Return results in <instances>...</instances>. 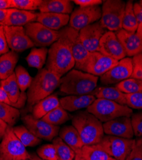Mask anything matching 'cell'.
<instances>
[{"instance_id": "83f0119b", "label": "cell", "mask_w": 142, "mask_h": 160, "mask_svg": "<svg viewBox=\"0 0 142 160\" xmlns=\"http://www.w3.org/2000/svg\"><path fill=\"white\" fill-rule=\"evenodd\" d=\"M19 55L16 52L9 51L0 57V79L4 80L12 76L15 72Z\"/></svg>"}, {"instance_id": "f6af8a7d", "label": "cell", "mask_w": 142, "mask_h": 160, "mask_svg": "<svg viewBox=\"0 0 142 160\" xmlns=\"http://www.w3.org/2000/svg\"><path fill=\"white\" fill-rule=\"evenodd\" d=\"M72 2L79 5L80 7H88L99 5L103 3V1L101 0H74Z\"/></svg>"}, {"instance_id": "6da1fadb", "label": "cell", "mask_w": 142, "mask_h": 160, "mask_svg": "<svg viewBox=\"0 0 142 160\" xmlns=\"http://www.w3.org/2000/svg\"><path fill=\"white\" fill-rule=\"evenodd\" d=\"M98 77L77 69H72L61 78L60 90L69 96L91 95L97 88Z\"/></svg>"}, {"instance_id": "f1b7e54d", "label": "cell", "mask_w": 142, "mask_h": 160, "mask_svg": "<svg viewBox=\"0 0 142 160\" xmlns=\"http://www.w3.org/2000/svg\"><path fill=\"white\" fill-rule=\"evenodd\" d=\"M85 160H113L105 151L100 148L97 145H84L83 148L76 152Z\"/></svg>"}, {"instance_id": "484cf974", "label": "cell", "mask_w": 142, "mask_h": 160, "mask_svg": "<svg viewBox=\"0 0 142 160\" xmlns=\"http://www.w3.org/2000/svg\"><path fill=\"white\" fill-rule=\"evenodd\" d=\"M59 137L76 152L84 146L80 134L72 126H66L60 129Z\"/></svg>"}, {"instance_id": "680465c9", "label": "cell", "mask_w": 142, "mask_h": 160, "mask_svg": "<svg viewBox=\"0 0 142 160\" xmlns=\"http://www.w3.org/2000/svg\"><path fill=\"white\" fill-rule=\"evenodd\" d=\"M26 160H32V159H26Z\"/></svg>"}, {"instance_id": "d590c367", "label": "cell", "mask_w": 142, "mask_h": 160, "mask_svg": "<svg viewBox=\"0 0 142 160\" xmlns=\"http://www.w3.org/2000/svg\"><path fill=\"white\" fill-rule=\"evenodd\" d=\"M124 94H136L142 92V80L130 78L115 85Z\"/></svg>"}, {"instance_id": "5b68a950", "label": "cell", "mask_w": 142, "mask_h": 160, "mask_svg": "<svg viewBox=\"0 0 142 160\" xmlns=\"http://www.w3.org/2000/svg\"><path fill=\"white\" fill-rule=\"evenodd\" d=\"M86 111L103 123L120 117H131L133 114V110L127 105L104 99H96L86 108Z\"/></svg>"}, {"instance_id": "7402d4cb", "label": "cell", "mask_w": 142, "mask_h": 160, "mask_svg": "<svg viewBox=\"0 0 142 160\" xmlns=\"http://www.w3.org/2000/svg\"><path fill=\"white\" fill-rule=\"evenodd\" d=\"M70 16L51 12H39L37 14L36 22L54 31H60L69 22Z\"/></svg>"}, {"instance_id": "ac0fdd59", "label": "cell", "mask_w": 142, "mask_h": 160, "mask_svg": "<svg viewBox=\"0 0 142 160\" xmlns=\"http://www.w3.org/2000/svg\"><path fill=\"white\" fill-rule=\"evenodd\" d=\"M102 125L106 135L128 139H132L135 136L130 117H120L103 123Z\"/></svg>"}, {"instance_id": "11a10c76", "label": "cell", "mask_w": 142, "mask_h": 160, "mask_svg": "<svg viewBox=\"0 0 142 160\" xmlns=\"http://www.w3.org/2000/svg\"><path fill=\"white\" fill-rule=\"evenodd\" d=\"M140 5H141V6L142 7V0H141V1L140 2V3H139Z\"/></svg>"}, {"instance_id": "e0dca14e", "label": "cell", "mask_w": 142, "mask_h": 160, "mask_svg": "<svg viewBox=\"0 0 142 160\" xmlns=\"http://www.w3.org/2000/svg\"><path fill=\"white\" fill-rule=\"evenodd\" d=\"M102 54L117 61L127 57L126 53L115 32H106L99 43V51Z\"/></svg>"}, {"instance_id": "60d3db41", "label": "cell", "mask_w": 142, "mask_h": 160, "mask_svg": "<svg viewBox=\"0 0 142 160\" xmlns=\"http://www.w3.org/2000/svg\"><path fill=\"white\" fill-rule=\"evenodd\" d=\"M134 135L142 138V112L133 114L131 117Z\"/></svg>"}, {"instance_id": "8992f818", "label": "cell", "mask_w": 142, "mask_h": 160, "mask_svg": "<svg viewBox=\"0 0 142 160\" xmlns=\"http://www.w3.org/2000/svg\"><path fill=\"white\" fill-rule=\"evenodd\" d=\"M126 3L122 0H106L102 3L99 22L109 32H117L122 29V20Z\"/></svg>"}, {"instance_id": "681fc988", "label": "cell", "mask_w": 142, "mask_h": 160, "mask_svg": "<svg viewBox=\"0 0 142 160\" xmlns=\"http://www.w3.org/2000/svg\"><path fill=\"white\" fill-rule=\"evenodd\" d=\"M12 8L11 0H0V10H8Z\"/></svg>"}, {"instance_id": "ab89813d", "label": "cell", "mask_w": 142, "mask_h": 160, "mask_svg": "<svg viewBox=\"0 0 142 160\" xmlns=\"http://www.w3.org/2000/svg\"><path fill=\"white\" fill-rule=\"evenodd\" d=\"M127 106L131 109L142 110V92L126 94Z\"/></svg>"}, {"instance_id": "52a82bcc", "label": "cell", "mask_w": 142, "mask_h": 160, "mask_svg": "<svg viewBox=\"0 0 142 160\" xmlns=\"http://www.w3.org/2000/svg\"><path fill=\"white\" fill-rule=\"evenodd\" d=\"M30 159L26 147L21 143L8 126L5 135L0 143V160H26Z\"/></svg>"}, {"instance_id": "c3c4849f", "label": "cell", "mask_w": 142, "mask_h": 160, "mask_svg": "<svg viewBox=\"0 0 142 160\" xmlns=\"http://www.w3.org/2000/svg\"><path fill=\"white\" fill-rule=\"evenodd\" d=\"M8 126H9L5 121L0 119V141H2L3 138Z\"/></svg>"}, {"instance_id": "7bdbcfd3", "label": "cell", "mask_w": 142, "mask_h": 160, "mask_svg": "<svg viewBox=\"0 0 142 160\" xmlns=\"http://www.w3.org/2000/svg\"><path fill=\"white\" fill-rule=\"evenodd\" d=\"M125 160H142V143L136 140L133 149Z\"/></svg>"}, {"instance_id": "2e32d148", "label": "cell", "mask_w": 142, "mask_h": 160, "mask_svg": "<svg viewBox=\"0 0 142 160\" xmlns=\"http://www.w3.org/2000/svg\"><path fill=\"white\" fill-rule=\"evenodd\" d=\"M108 32L100 24L99 21L86 26L79 32L83 46L88 52L99 51L100 39Z\"/></svg>"}, {"instance_id": "d6a6232c", "label": "cell", "mask_w": 142, "mask_h": 160, "mask_svg": "<svg viewBox=\"0 0 142 160\" xmlns=\"http://www.w3.org/2000/svg\"><path fill=\"white\" fill-rule=\"evenodd\" d=\"M42 119L51 125L59 126L67 122L69 120V116L67 111L60 105L49 112Z\"/></svg>"}, {"instance_id": "e575fe53", "label": "cell", "mask_w": 142, "mask_h": 160, "mask_svg": "<svg viewBox=\"0 0 142 160\" xmlns=\"http://www.w3.org/2000/svg\"><path fill=\"white\" fill-rule=\"evenodd\" d=\"M53 144L55 147L58 160H74L76 152L64 142L60 137L53 140Z\"/></svg>"}, {"instance_id": "8fae6325", "label": "cell", "mask_w": 142, "mask_h": 160, "mask_svg": "<svg viewBox=\"0 0 142 160\" xmlns=\"http://www.w3.org/2000/svg\"><path fill=\"white\" fill-rule=\"evenodd\" d=\"M25 32L34 45L41 48L51 46L58 41L59 31H54L38 22H30L24 26Z\"/></svg>"}, {"instance_id": "91938a15", "label": "cell", "mask_w": 142, "mask_h": 160, "mask_svg": "<svg viewBox=\"0 0 142 160\" xmlns=\"http://www.w3.org/2000/svg\"><path fill=\"white\" fill-rule=\"evenodd\" d=\"M113 160H116V159H113Z\"/></svg>"}, {"instance_id": "7a4b0ae2", "label": "cell", "mask_w": 142, "mask_h": 160, "mask_svg": "<svg viewBox=\"0 0 142 160\" xmlns=\"http://www.w3.org/2000/svg\"><path fill=\"white\" fill-rule=\"evenodd\" d=\"M72 124L78 131L84 145L97 144L105 137L102 123L86 110L77 113L72 118Z\"/></svg>"}, {"instance_id": "d6986e66", "label": "cell", "mask_w": 142, "mask_h": 160, "mask_svg": "<svg viewBox=\"0 0 142 160\" xmlns=\"http://www.w3.org/2000/svg\"><path fill=\"white\" fill-rule=\"evenodd\" d=\"M1 87L7 93L15 108L18 109L23 107L27 100V94L21 92L15 72L6 79L2 80Z\"/></svg>"}, {"instance_id": "7dc6e473", "label": "cell", "mask_w": 142, "mask_h": 160, "mask_svg": "<svg viewBox=\"0 0 142 160\" xmlns=\"http://www.w3.org/2000/svg\"><path fill=\"white\" fill-rule=\"evenodd\" d=\"M0 102L7 104L10 106H13V107H14V104L12 103L7 94L2 88V87H0Z\"/></svg>"}, {"instance_id": "8d00e7d4", "label": "cell", "mask_w": 142, "mask_h": 160, "mask_svg": "<svg viewBox=\"0 0 142 160\" xmlns=\"http://www.w3.org/2000/svg\"><path fill=\"white\" fill-rule=\"evenodd\" d=\"M15 74L21 92H25L30 87L33 78L29 74L27 70L22 65H18L16 68Z\"/></svg>"}, {"instance_id": "9a60e30c", "label": "cell", "mask_w": 142, "mask_h": 160, "mask_svg": "<svg viewBox=\"0 0 142 160\" xmlns=\"http://www.w3.org/2000/svg\"><path fill=\"white\" fill-rule=\"evenodd\" d=\"M9 49L21 52L35 46L23 26H3Z\"/></svg>"}, {"instance_id": "44dd1931", "label": "cell", "mask_w": 142, "mask_h": 160, "mask_svg": "<svg viewBox=\"0 0 142 160\" xmlns=\"http://www.w3.org/2000/svg\"><path fill=\"white\" fill-rule=\"evenodd\" d=\"M37 14L33 11H26L16 8H10L7 11V15L1 26H25L27 24L36 22Z\"/></svg>"}, {"instance_id": "7c38bea8", "label": "cell", "mask_w": 142, "mask_h": 160, "mask_svg": "<svg viewBox=\"0 0 142 160\" xmlns=\"http://www.w3.org/2000/svg\"><path fill=\"white\" fill-rule=\"evenodd\" d=\"M101 16L102 8L99 5L76 8L70 16L69 26L80 32L86 26L99 21Z\"/></svg>"}, {"instance_id": "b9f144b4", "label": "cell", "mask_w": 142, "mask_h": 160, "mask_svg": "<svg viewBox=\"0 0 142 160\" xmlns=\"http://www.w3.org/2000/svg\"><path fill=\"white\" fill-rule=\"evenodd\" d=\"M133 71L131 78L142 80V53L133 57Z\"/></svg>"}, {"instance_id": "cb8c5ba5", "label": "cell", "mask_w": 142, "mask_h": 160, "mask_svg": "<svg viewBox=\"0 0 142 160\" xmlns=\"http://www.w3.org/2000/svg\"><path fill=\"white\" fill-rule=\"evenodd\" d=\"M73 2L69 0H42L38 10L41 12H51L60 14H71Z\"/></svg>"}, {"instance_id": "74e56055", "label": "cell", "mask_w": 142, "mask_h": 160, "mask_svg": "<svg viewBox=\"0 0 142 160\" xmlns=\"http://www.w3.org/2000/svg\"><path fill=\"white\" fill-rule=\"evenodd\" d=\"M12 8L32 11L39 8L42 0H11Z\"/></svg>"}, {"instance_id": "d4e9b609", "label": "cell", "mask_w": 142, "mask_h": 160, "mask_svg": "<svg viewBox=\"0 0 142 160\" xmlns=\"http://www.w3.org/2000/svg\"><path fill=\"white\" fill-rule=\"evenodd\" d=\"M96 99H104L122 105H127L126 94L121 92L116 87H97L92 93Z\"/></svg>"}, {"instance_id": "4316f807", "label": "cell", "mask_w": 142, "mask_h": 160, "mask_svg": "<svg viewBox=\"0 0 142 160\" xmlns=\"http://www.w3.org/2000/svg\"><path fill=\"white\" fill-rule=\"evenodd\" d=\"M60 105V99L58 96L55 94H51L33 106L32 115L35 118L41 119Z\"/></svg>"}, {"instance_id": "f907efd6", "label": "cell", "mask_w": 142, "mask_h": 160, "mask_svg": "<svg viewBox=\"0 0 142 160\" xmlns=\"http://www.w3.org/2000/svg\"><path fill=\"white\" fill-rule=\"evenodd\" d=\"M7 10H0V24L3 22L7 15Z\"/></svg>"}, {"instance_id": "816d5d0a", "label": "cell", "mask_w": 142, "mask_h": 160, "mask_svg": "<svg viewBox=\"0 0 142 160\" xmlns=\"http://www.w3.org/2000/svg\"><path fill=\"white\" fill-rule=\"evenodd\" d=\"M136 34L140 38L142 39V22L138 24V28H137L136 32Z\"/></svg>"}, {"instance_id": "6f0895ef", "label": "cell", "mask_w": 142, "mask_h": 160, "mask_svg": "<svg viewBox=\"0 0 142 160\" xmlns=\"http://www.w3.org/2000/svg\"><path fill=\"white\" fill-rule=\"evenodd\" d=\"M1 82H2V80L0 79V87H1Z\"/></svg>"}, {"instance_id": "9c48e42d", "label": "cell", "mask_w": 142, "mask_h": 160, "mask_svg": "<svg viewBox=\"0 0 142 160\" xmlns=\"http://www.w3.org/2000/svg\"><path fill=\"white\" fill-rule=\"evenodd\" d=\"M119 61L102 54L99 51L89 52L84 62L76 69L92 74L101 76L117 64Z\"/></svg>"}, {"instance_id": "ee69618b", "label": "cell", "mask_w": 142, "mask_h": 160, "mask_svg": "<svg viewBox=\"0 0 142 160\" xmlns=\"http://www.w3.org/2000/svg\"><path fill=\"white\" fill-rule=\"evenodd\" d=\"M3 26L0 25V57L9 51Z\"/></svg>"}, {"instance_id": "277c9868", "label": "cell", "mask_w": 142, "mask_h": 160, "mask_svg": "<svg viewBox=\"0 0 142 160\" xmlns=\"http://www.w3.org/2000/svg\"><path fill=\"white\" fill-rule=\"evenodd\" d=\"M76 61L69 47L60 40L51 46L46 69L63 77L75 67Z\"/></svg>"}, {"instance_id": "4dcf8cb0", "label": "cell", "mask_w": 142, "mask_h": 160, "mask_svg": "<svg viewBox=\"0 0 142 160\" xmlns=\"http://www.w3.org/2000/svg\"><path fill=\"white\" fill-rule=\"evenodd\" d=\"M134 3L131 0L126 2L122 20V29L131 33H136L138 22L133 10Z\"/></svg>"}, {"instance_id": "ba28073f", "label": "cell", "mask_w": 142, "mask_h": 160, "mask_svg": "<svg viewBox=\"0 0 142 160\" xmlns=\"http://www.w3.org/2000/svg\"><path fill=\"white\" fill-rule=\"evenodd\" d=\"M136 140L105 135L97 144L110 157L116 160H125L131 152Z\"/></svg>"}, {"instance_id": "f5cc1de1", "label": "cell", "mask_w": 142, "mask_h": 160, "mask_svg": "<svg viewBox=\"0 0 142 160\" xmlns=\"http://www.w3.org/2000/svg\"><path fill=\"white\" fill-rule=\"evenodd\" d=\"M30 159H32V160H44V159H42L41 158L38 157L37 156V154H33V153L30 154Z\"/></svg>"}, {"instance_id": "f546056e", "label": "cell", "mask_w": 142, "mask_h": 160, "mask_svg": "<svg viewBox=\"0 0 142 160\" xmlns=\"http://www.w3.org/2000/svg\"><path fill=\"white\" fill-rule=\"evenodd\" d=\"M47 55L48 49L46 48H33L26 58V60L31 68L40 71L42 69L43 66L46 63Z\"/></svg>"}, {"instance_id": "9f6ffc18", "label": "cell", "mask_w": 142, "mask_h": 160, "mask_svg": "<svg viewBox=\"0 0 142 160\" xmlns=\"http://www.w3.org/2000/svg\"><path fill=\"white\" fill-rule=\"evenodd\" d=\"M139 140H140V141L142 143V138H139Z\"/></svg>"}, {"instance_id": "30bf717a", "label": "cell", "mask_w": 142, "mask_h": 160, "mask_svg": "<svg viewBox=\"0 0 142 160\" xmlns=\"http://www.w3.org/2000/svg\"><path fill=\"white\" fill-rule=\"evenodd\" d=\"M59 33V40L70 49L76 61L75 68H77L84 62L89 54L83 45L79 32L69 26L61 29Z\"/></svg>"}, {"instance_id": "f35d334b", "label": "cell", "mask_w": 142, "mask_h": 160, "mask_svg": "<svg viewBox=\"0 0 142 160\" xmlns=\"http://www.w3.org/2000/svg\"><path fill=\"white\" fill-rule=\"evenodd\" d=\"M37 156L44 160H58L55 147L53 143H48L40 147L37 151Z\"/></svg>"}, {"instance_id": "ffe728a7", "label": "cell", "mask_w": 142, "mask_h": 160, "mask_svg": "<svg viewBox=\"0 0 142 160\" xmlns=\"http://www.w3.org/2000/svg\"><path fill=\"white\" fill-rule=\"evenodd\" d=\"M127 57H134L142 53V39L136 33H131L123 29L115 32Z\"/></svg>"}, {"instance_id": "603a6c76", "label": "cell", "mask_w": 142, "mask_h": 160, "mask_svg": "<svg viewBox=\"0 0 142 160\" xmlns=\"http://www.w3.org/2000/svg\"><path fill=\"white\" fill-rule=\"evenodd\" d=\"M96 99L92 95L68 96L60 99L61 107L66 111L73 112L79 110L87 108Z\"/></svg>"}, {"instance_id": "db71d44e", "label": "cell", "mask_w": 142, "mask_h": 160, "mask_svg": "<svg viewBox=\"0 0 142 160\" xmlns=\"http://www.w3.org/2000/svg\"><path fill=\"white\" fill-rule=\"evenodd\" d=\"M74 160H85V159L83 158H81L80 155L76 154V156H75V158Z\"/></svg>"}, {"instance_id": "1f68e13d", "label": "cell", "mask_w": 142, "mask_h": 160, "mask_svg": "<svg viewBox=\"0 0 142 160\" xmlns=\"http://www.w3.org/2000/svg\"><path fill=\"white\" fill-rule=\"evenodd\" d=\"M15 135L21 143L27 147H35L41 142V140L34 135L27 128L23 126L13 127Z\"/></svg>"}, {"instance_id": "bcb514c9", "label": "cell", "mask_w": 142, "mask_h": 160, "mask_svg": "<svg viewBox=\"0 0 142 160\" xmlns=\"http://www.w3.org/2000/svg\"><path fill=\"white\" fill-rule=\"evenodd\" d=\"M133 10L138 24L141 23L142 22V7L139 3H135L133 5Z\"/></svg>"}, {"instance_id": "3957f363", "label": "cell", "mask_w": 142, "mask_h": 160, "mask_svg": "<svg viewBox=\"0 0 142 160\" xmlns=\"http://www.w3.org/2000/svg\"><path fill=\"white\" fill-rule=\"evenodd\" d=\"M61 77L44 68L38 71L33 78L32 83L27 92L29 107L33 108L37 102L45 99L60 85Z\"/></svg>"}, {"instance_id": "836d02e7", "label": "cell", "mask_w": 142, "mask_h": 160, "mask_svg": "<svg viewBox=\"0 0 142 160\" xmlns=\"http://www.w3.org/2000/svg\"><path fill=\"white\" fill-rule=\"evenodd\" d=\"M20 117L19 110L12 106L0 102V119L13 127Z\"/></svg>"}, {"instance_id": "5bb4252c", "label": "cell", "mask_w": 142, "mask_h": 160, "mask_svg": "<svg viewBox=\"0 0 142 160\" xmlns=\"http://www.w3.org/2000/svg\"><path fill=\"white\" fill-rule=\"evenodd\" d=\"M133 71V58L125 57L119 60L117 65L101 76L100 82L105 85H117L131 78Z\"/></svg>"}, {"instance_id": "4fadbf2b", "label": "cell", "mask_w": 142, "mask_h": 160, "mask_svg": "<svg viewBox=\"0 0 142 160\" xmlns=\"http://www.w3.org/2000/svg\"><path fill=\"white\" fill-rule=\"evenodd\" d=\"M22 121L30 131L38 138L47 141L53 140L57 137L60 127L51 125L41 118H35L32 115H27L22 118Z\"/></svg>"}]
</instances>
